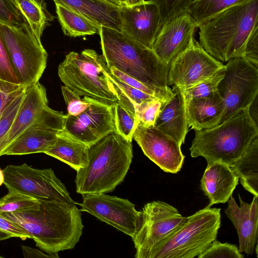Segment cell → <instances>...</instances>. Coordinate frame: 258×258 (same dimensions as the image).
<instances>
[{
  "label": "cell",
  "instance_id": "4dcf8cb0",
  "mask_svg": "<svg viewBox=\"0 0 258 258\" xmlns=\"http://www.w3.org/2000/svg\"><path fill=\"white\" fill-rule=\"evenodd\" d=\"M24 88L0 36V90L15 92Z\"/></svg>",
  "mask_w": 258,
  "mask_h": 258
},
{
  "label": "cell",
  "instance_id": "d6a6232c",
  "mask_svg": "<svg viewBox=\"0 0 258 258\" xmlns=\"http://www.w3.org/2000/svg\"><path fill=\"white\" fill-rule=\"evenodd\" d=\"M225 67L202 81L189 88L183 89L185 101L194 98L208 96L218 91V86L224 76Z\"/></svg>",
  "mask_w": 258,
  "mask_h": 258
},
{
  "label": "cell",
  "instance_id": "7a4b0ae2",
  "mask_svg": "<svg viewBox=\"0 0 258 258\" xmlns=\"http://www.w3.org/2000/svg\"><path fill=\"white\" fill-rule=\"evenodd\" d=\"M102 56L108 68L118 70L153 89L166 100L172 96L168 85L169 66L152 49L133 40L122 31L101 27Z\"/></svg>",
  "mask_w": 258,
  "mask_h": 258
},
{
  "label": "cell",
  "instance_id": "d4e9b609",
  "mask_svg": "<svg viewBox=\"0 0 258 258\" xmlns=\"http://www.w3.org/2000/svg\"><path fill=\"white\" fill-rule=\"evenodd\" d=\"M88 147L86 144L60 131L57 133L54 144L45 154L58 159L77 171L88 164Z\"/></svg>",
  "mask_w": 258,
  "mask_h": 258
},
{
  "label": "cell",
  "instance_id": "ffe728a7",
  "mask_svg": "<svg viewBox=\"0 0 258 258\" xmlns=\"http://www.w3.org/2000/svg\"><path fill=\"white\" fill-rule=\"evenodd\" d=\"M173 96L163 102L154 126L180 145L184 144L188 125L183 90L173 86Z\"/></svg>",
  "mask_w": 258,
  "mask_h": 258
},
{
  "label": "cell",
  "instance_id": "8992f818",
  "mask_svg": "<svg viewBox=\"0 0 258 258\" xmlns=\"http://www.w3.org/2000/svg\"><path fill=\"white\" fill-rule=\"evenodd\" d=\"M221 217L220 209L207 206L138 258L198 257L216 239Z\"/></svg>",
  "mask_w": 258,
  "mask_h": 258
},
{
  "label": "cell",
  "instance_id": "60d3db41",
  "mask_svg": "<svg viewBox=\"0 0 258 258\" xmlns=\"http://www.w3.org/2000/svg\"><path fill=\"white\" fill-rule=\"evenodd\" d=\"M24 22L11 0H0V23L17 26Z\"/></svg>",
  "mask_w": 258,
  "mask_h": 258
},
{
  "label": "cell",
  "instance_id": "f35d334b",
  "mask_svg": "<svg viewBox=\"0 0 258 258\" xmlns=\"http://www.w3.org/2000/svg\"><path fill=\"white\" fill-rule=\"evenodd\" d=\"M61 92L67 105L68 114L76 116L87 109L89 105V98L81 96L67 88L65 86H61Z\"/></svg>",
  "mask_w": 258,
  "mask_h": 258
},
{
  "label": "cell",
  "instance_id": "74e56055",
  "mask_svg": "<svg viewBox=\"0 0 258 258\" xmlns=\"http://www.w3.org/2000/svg\"><path fill=\"white\" fill-rule=\"evenodd\" d=\"M25 88L11 101L0 116V140L10 129L20 109L25 96Z\"/></svg>",
  "mask_w": 258,
  "mask_h": 258
},
{
  "label": "cell",
  "instance_id": "d590c367",
  "mask_svg": "<svg viewBox=\"0 0 258 258\" xmlns=\"http://www.w3.org/2000/svg\"><path fill=\"white\" fill-rule=\"evenodd\" d=\"M163 103L160 99L153 97L137 105L135 114L139 122L146 126H154Z\"/></svg>",
  "mask_w": 258,
  "mask_h": 258
},
{
  "label": "cell",
  "instance_id": "277c9868",
  "mask_svg": "<svg viewBox=\"0 0 258 258\" xmlns=\"http://www.w3.org/2000/svg\"><path fill=\"white\" fill-rule=\"evenodd\" d=\"M258 26V0L229 8L200 26V43L217 59L243 58L246 42Z\"/></svg>",
  "mask_w": 258,
  "mask_h": 258
},
{
  "label": "cell",
  "instance_id": "e0dca14e",
  "mask_svg": "<svg viewBox=\"0 0 258 258\" xmlns=\"http://www.w3.org/2000/svg\"><path fill=\"white\" fill-rule=\"evenodd\" d=\"M121 30L133 40L152 49L163 22L157 6L151 0L120 8Z\"/></svg>",
  "mask_w": 258,
  "mask_h": 258
},
{
  "label": "cell",
  "instance_id": "8fae6325",
  "mask_svg": "<svg viewBox=\"0 0 258 258\" xmlns=\"http://www.w3.org/2000/svg\"><path fill=\"white\" fill-rule=\"evenodd\" d=\"M186 218L175 207L164 202L145 204L141 211L138 228L132 238L136 249L135 257L161 241Z\"/></svg>",
  "mask_w": 258,
  "mask_h": 258
},
{
  "label": "cell",
  "instance_id": "2e32d148",
  "mask_svg": "<svg viewBox=\"0 0 258 258\" xmlns=\"http://www.w3.org/2000/svg\"><path fill=\"white\" fill-rule=\"evenodd\" d=\"M133 139L144 154L164 172L175 174L182 168L185 156L181 145L154 126L139 122Z\"/></svg>",
  "mask_w": 258,
  "mask_h": 258
},
{
  "label": "cell",
  "instance_id": "ab89813d",
  "mask_svg": "<svg viewBox=\"0 0 258 258\" xmlns=\"http://www.w3.org/2000/svg\"><path fill=\"white\" fill-rule=\"evenodd\" d=\"M109 72L115 77L123 82L125 84L139 90L152 96L156 97L163 102L168 100H166L162 96L153 89L144 84L138 80L128 76V75L118 70L114 67L108 68Z\"/></svg>",
  "mask_w": 258,
  "mask_h": 258
},
{
  "label": "cell",
  "instance_id": "f546056e",
  "mask_svg": "<svg viewBox=\"0 0 258 258\" xmlns=\"http://www.w3.org/2000/svg\"><path fill=\"white\" fill-rule=\"evenodd\" d=\"M108 77L119 103L124 108L135 114L136 106L146 100L155 97L132 87L113 76L107 67Z\"/></svg>",
  "mask_w": 258,
  "mask_h": 258
},
{
  "label": "cell",
  "instance_id": "bcb514c9",
  "mask_svg": "<svg viewBox=\"0 0 258 258\" xmlns=\"http://www.w3.org/2000/svg\"><path fill=\"white\" fill-rule=\"evenodd\" d=\"M145 0H125L126 6H131L136 4L142 3Z\"/></svg>",
  "mask_w": 258,
  "mask_h": 258
},
{
  "label": "cell",
  "instance_id": "816d5d0a",
  "mask_svg": "<svg viewBox=\"0 0 258 258\" xmlns=\"http://www.w3.org/2000/svg\"><path fill=\"white\" fill-rule=\"evenodd\" d=\"M3 257H2V256H1L0 255V258H3Z\"/></svg>",
  "mask_w": 258,
  "mask_h": 258
},
{
  "label": "cell",
  "instance_id": "7dc6e473",
  "mask_svg": "<svg viewBox=\"0 0 258 258\" xmlns=\"http://www.w3.org/2000/svg\"><path fill=\"white\" fill-rule=\"evenodd\" d=\"M12 237L9 234L0 230V241Z\"/></svg>",
  "mask_w": 258,
  "mask_h": 258
},
{
  "label": "cell",
  "instance_id": "603a6c76",
  "mask_svg": "<svg viewBox=\"0 0 258 258\" xmlns=\"http://www.w3.org/2000/svg\"><path fill=\"white\" fill-rule=\"evenodd\" d=\"M81 14L99 27L121 30V7L105 0H52Z\"/></svg>",
  "mask_w": 258,
  "mask_h": 258
},
{
  "label": "cell",
  "instance_id": "7bdbcfd3",
  "mask_svg": "<svg viewBox=\"0 0 258 258\" xmlns=\"http://www.w3.org/2000/svg\"><path fill=\"white\" fill-rule=\"evenodd\" d=\"M0 230L22 240L31 238L30 235L18 224L0 216Z\"/></svg>",
  "mask_w": 258,
  "mask_h": 258
},
{
  "label": "cell",
  "instance_id": "484cf974",
  "mask_svg": "<svg viewBox=\"0 0 258 258\" xmlns=\"http://www.w3.org/2000/svg\"><path fill=\"white\" fill-rule=\"evenodd\" d=\"M231 167L243 188L253 196L258 197V137Z\"/></svg>",
  "mask_w": 258,
  "mask_h": 258
},
{
  "label": "cell",
  "instance_id": "f6af8a7d",
  "mask_svg": "<svg viewBox=\"0 0 258 258\" xmlns=\"http://www.w3.org/2000/svg\"><path fill=\"white\" fill-rule=\"evenodd\" d=\"M22 90L15 92L0 90V116L8 104Z\"/></svg>",
  "mask_w": 258,
  "mask_h": 258
},
{
  "label": "cell",
  "instance_id": "cb8c5ba5",
  "mask_svg": "<svg viewBox=\"0 0 258 258\" xmlns=\"http://www.w3.org/2000/svg\"><path fill=\"white\" fill-rule=\"evenodd\" d=\"M188 126L195 131L210 128L218 125L225 111V104L218 91L205 97L186 101Z\"/></svg>",
  "mask_w": 258,
  "mask_h": 258
},
{
  "label": "cell",
  "instance_id": "e575fe53",
  "mask_svg": "<svg viewBox=\"0 0 258 258\" xmlns=\"http://www.w3.org/2000/svg\"><path fill=\"white\" fill-rule=\"evenodd\" d=\"M158 7L163 25L173 18L187 13L194 0H151Z\"/></svg>",
  "mask_w": 258,
  "mask_h": 258
},
{
  "label": "cell",
  "instance_id": "9c48e42d",
  "mask_svg": "<svg viewBox=\"0 0 258 258\" xmlns=\"http://www.w3.org/2000/svg\"><path fill=\"white\" fill-rule=\"evenodd\" d=\"M4 184L8 189L38 201L76 204L63 183L51 168L37 169L26 163L10 165L3 170Z\"/></svg>",
  "mask_w": 258,
  "mask_h": 258
},
{
  "label": "cell",
  "instance_id": "9a60e30c",
  "mask_svg": "<svg viewBox=\"0 0 258 258\" xmlns=\"http://www.w3.org/2000/svg\"><path fill=\"white\" fill-rule=\"evenodd\" d=\"M89 105L81 114H67L63 130L64 134L90 145L111 132L115 131L113 107L89 98Z\"/></svg>",
  "mask_w": 258,
  "mask_h": 258
},
{
  "label": "cell",
  "instance_id": "6da1fadb",
  "mask_svg": "<svg viewBox=\"0 0 258 258\" xmlns=\"http://www.w3.org/2000/svg\"><path fill=\"white\" fill-rule=\"evenodd\" d=\"M0 216L18 224L37 247L57 257L59 251L75 247L84 227L76 204L58 202L39 201L35 208L0 213Z\"/></svg>",
  "mask_w": 258,
  "mask_h": 258
},
{
  "label": "cell",
  "instance_id": "836d02e7",
  "mask_svg": "<svg viewBox=\"0 0 258 258\" xmlns=\"http://www.w3.org/2000/svg\"><path fill=\"white\" fill-rule=\"evenodd\" d=\"M39 201L18 191L8 189L0 199V213L25 210L37 207Z\"/></svg>",
  "mask_w": 258,
  "mask_h": 258
},
{
  "label": "cell",
  "instance_id": "30bf717a",
  "mask_svg": "<svg viewBox=\"0 0 258 258\" xmlns=\"http://www.w3.org/2000/svg\"><path fill=\"white\" fill-rule=\"evenodd\" d=\"M226 62L224 76L218 86L225 107L220 123L249 107L258 94L257 67L242 57Z\"/></svg>",
  "mask_w": 258,
  "mask_h": 258
},
{
  "label": "cell",
  "instance_id": "7c38bea8",
  "mask_svg": "<svg viewBox=\"0 0 258 258\" xmlns=\"http://www.w3.org/2000/svg\"><path fill=\"white\" fill-rule=\"evenodd\" d=\"M67 114L47 106L7 147L2 155L45 153L54 144L64 127Z\"/></svg>",
  "mask_w": 258,
  "mask_h": 258
},
{
  "label": "cell",
  "instance_id": "ac0fdd59",
  "mask_svg": "<svg viewBox=\"0 0 258 258\" xmlns=\"http://www.w3.org/2000/svg\"><path fill=\"white\" fill-rule=\"evenodd\" d=\"M197 28L188 13L173 18L162 25L152 50L161 61L169 66L175 58L194 42Z\"/></svg>",
  "mask_w": 258,
  "mask_h": 258
},
{
  "label": "cell",
  "instance_id": "ee69618b",
  "mask_svg": "<svg viewBox=\"0 0 258 258\" xmlns=\"http://www.w3.org/2000/svg\"><path fill=\"white\" fill-rule=\"evenodd\" d=\"M24 257H57L49 254H45L42 251L29 246L22 245L21 246Z\"/></svg>",
  "mask_w": 258,
  "mask_h": 258
},
{
  "label": "cell",
  "instance_id": "d6986e66",
  "mask_svg": "<svg viewBox=\"0 0 258 258\" xmlns=\"http://www.w3.org/2000/svg\"><path fill=\"white\" fill-rule=\"evenodd\" d=\"M238 197L239 206L232 195L225 213L237 231L239 251L252 254L257 244L258 197L254 196L250 204L244 202L239 195Z\"/></svg>",
  "mask_w": 258,
  "mask_h": 258
},
{
  "label": "cell",
  "instance_id": "681fc988",
  "mask_svg": "<svg viewBox=\"0 0 258 258\" xmlns=\"http://www.w3.org/2000/svg\"><path fill=\"white\" fill-rule=\"evenodd\" d=\"M4 175L3 170L0 168V186L4 184Z\"/></svg>",
  "mask_w": 258,
  "mask_h": 258
},
{
  "label": "cell",
  "instance_id": "5bb4252c",
  "mask_svg": "<svg viewBox=\"0 0 258 258\" xmlns=\"http://www.w3.org/2000/svg\"><path fill=\"white\" fill-rule=\"evenodd\" d=\"M224 67L222 62L208 53L195 39L170 63L168 85L185 89L209 77Z\"/></svg>",
  "mask_w": 258,
  "mask_h": 258
},
{
  "label": "cell",
  "instance_id": "f1b7e54d",
  "mask_svg": "<svg viewBox=\"0 0 258 258\" xmlns=\"http://www.w3.org/2000/svg\"><path fill=\"white\" fill-rule=\"evenodd\" d=\"M250 0H194L187 13L198 27L223 11Z\"/></svg>",
  "mask_w": 258,
  "mask_h": 258
},
{
  "label": "cell",
  "instance_id": "3957f363",
  "mask_svg": "<svg viewBox=\"0 0 258 258\" xmlns=\"http://www.w3.org/2000/svg\"><path fill=\"white\" fill-rule=\"evenodd\" d=\"M132 142L114 131L89 145L88 164L76 171V191L83 195L114 190L131 164Z\"/></svg>",
  "mask_w": 258,
  "mask_h": 258
},
{
  "label": "cell",
  "instance_id": "52a82bcc",
  "mask_svg": "<svg viewBox=\"0 0 258 258\" xmlns=\"http://www.w3.org/2000/svg\"><path fill=\"white\" fill-rule=\"evenodd\" d=\"M58 75L64 86L80 96L109 105L118 102L106 63L93 49L70 52L59 64Z\"/></svg>",
  "mask_w": 258,
  "mask_h": 258
},
{
  "label": "cell",
  "instance_id": "4fadbf2b",
  "mask_svg": "<svg viewBox=\"0 0 258 258\" xmlns=\"http://www.w3.org/2000/svg\"><path fill=\"white\" fill-rule=\"evenodd\" d=\"M82 195L80 211L87 212L132 238L140 224L141 211L127 199L105 194Z\"/></svg>",
  "mask_w": 258,
  "mask_h": 258
},
{
  "label": "cell",
  "instance_id": "1f68e13d",
  "mask_svg": "<svg viewBox=\"0 0 258 258\" xmlns=\"http://www.w3.org/2000/svg\"><path fill=\"white\" fill-rule=\"evenodd\" d=\"M115 131L128 141H132L139 123L136 116L117 102L113 107Z\"/></svg>",
  "mask_w": 258,
  "mask_h": 258
},
{
  "label": "cell",
  "instance_id": "83f0119b",
  "mask_svg": "<svg viewBox=\"0 0 258 258\" xmlns=\"http://www.w3.org/2000/svg\"><path fill=\"white\" fill-rule=\"evenodd\" d=\"M56 13L63 33L76 37L99 34L101 27L81 14L63 6L55 4Z\"/></svg>",
  "mask_w": 258,
  "mask_h": 258
},
{
  "label": "cell",
  "instance_id": "8d00e7d4",
  "mask_svg": "<svg viewBox=\"0 0 258 258\" xmlns=\"http://www.w3.org/2000/svg\"><path fill=\"white\" fill-rule=\"evenodd\" d=\"M198 258H243L237 246L227 242L221 243L216 239L198 256Z\"/></svg>",
  "mask_w": 258,
  "mask_h": 258
},
{
  "label": "cell",
  "instance_id": "44dd1931",
  "mask_svg": "<svg viewBox=\"0 0 258 258\" xmlns=\"http://www.w3.org/2000/svg\"><path fill=\"white\" fill-rule=\"evenodd\" d=\"M47 106L46 89L39 82L25 88L20 109L10 129L0 140V157L5 149Z\"/></svg>",
  "mask_w": 258,
  "mask_h": 258
},
{
  "label": "cell",
  "instance_id": "4316f807",
  "mask_svg": "<svg viewBox=\"0 0 258 258\" xmlns=\"http://www.w3.org/2000/svg\"><path fill=\"white\" fill-rule=\"evenodd\" d=\"M24 21L40 39L54 17L48 11L44 0H11Z\"/></svg>",
  "mask_w": 258,
  "mask_h": 258
},
{
  "label": "cell",
  "instance_id": "7402d4cb",
  "mask_svg": "<svg viewBox=\"0 0 258 258\" xmlns=\"http://www.w3.org/2000/svg\"><path fill=\"white\" fill-rule=\"evenodd\" d=\"M238 182V176L228 165L220 161L207 164L201 187L210 201L208 206L227 202Z\"/></svg>",
  "mask_w": 258,
  "mask_h": 258
},
{
  "label": "cell",
  "instance_id": "c3c4849f",
  "mask_svg": "<svg viewBox=\"0 0 258 258\" xmlns=\"http://www.w3.org/2000/svg\"><path fill=\"white\" fill-rule=\"evenodd\" d=\"M105 1H107L111 3V4H113L114 5H116L117 6H118L120 7H123L122 4L121 3V2H120V0H105Z\"/></svg>",
  "mask_w": 258,
  "mask_h": 258
},
{
  "label": "cell",
  "instance_id": "b9f144b4",
  "mask_svg": "<svg viewBox=\"0 0 258 258\" xmlns=\"http://www.w3.org/2000/svg\"><path fill=\"white\" fill-rule=\"evenodd\" d=\"M243 58L258 66V26L250 34L245 46Z\"/></svg>",
  "mask_w": 258,
  "mask_h": 258
},
{
  "label": "cell",
  "instance_id": "5b68a950",
  "mask_svg": "<svg viewBox=\"0 0 258 258\" xmlns=\"http://www.w3.org/2000/svg\"><path fill=\"white\" fill-rule=\"evenodd\" d=\"M257 137V122L249 107L244 108L214 127L195 131L190 156L203 157L207 164L220 161L232 167Z\"/></svg>",
  "mask_w": 258,
  "mask_h": 258
},
{
  "label": "cell",
  "instance_id": "ba28073f",
  "mask_svg": "<svg viewBox=\"0 0 258 258\" xmlns=\"http://www.w3.org/2000/svg\"><path fill=\"white\" fill-rule=\"evenodd\" d=\"M0 36L22 86L38 82L48 57L41 39L25 21L17 26L0 23Z\"/></svg>",
  "mask_w": 258,
  "mask_h": 258
},
{
  "label": "cell",
  "instance_id": "f907efd6",
  "mask_svg": "<svg viewBox=\"0 0 258 258\" xmlns=\"http://www.w3.org/2000/svg\"><path fill=\"white\" fill-rule=\"evenodd\" d=\"M121 3L122 4L123 7L126 6V3H125V0H120Z\"/></svg>",
  "mask_w": 258,
  "mask_h": 258
}]
</instances>
